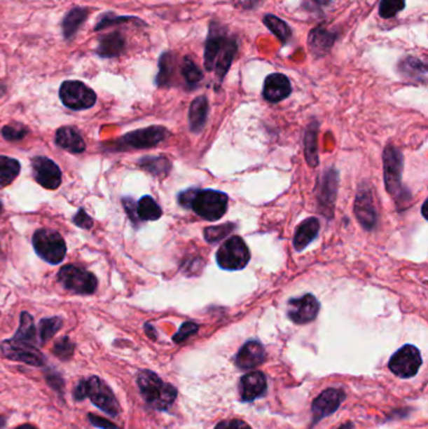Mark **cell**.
Segmentation results:
<instances>
[{
	"instance_id": "1",
	"label": "cell",
	"mask_w": 428,
	"mask_h": 429,
	"mask_svg": "<svg viewBox=\"0 0 428 429\" xmlns=\"http://www.w3.org/2000/svg\"><path fill=\"white\" fill-rule=\"evenodd\" d=\"M237 53V39L219 22H212L205 43L204 63L207 72H215L223 81Z\"/></svg>"
},
{
	"instance_id": "2",
	"label": "cell",
	"mask_w": 428,
	"mask_h": 429,
	"mask_svg": "<svg viewBox=\"0 0 428 429\" xmlns=\"http://www.w3.org/2000/svg\"><path fill=\"white\" fill-rule=\"evenodd\" d=\"M73 398L76 402L90 398L92 404L106 413L109 417H118L121 413V405L116 398L113 390L99 376H93L87 379H81L73 390Z\"/></svg>"
},
{
	"instance_id": "3",
	"label": "cell",
	"mask_w": 428,
	"mask_h": 429,
	"mask_svg": "<svg viewBox=\"0 0 428 429\" xmlns=\"http://www.w3.org/2000/svg\"><path fill=\"white\" fill-rule=\"evenodd\" d=\"M137 386L146 403L157 411H167L177 398V389L152 370H139Z\"/></svg>"
},
{
	"instance_id": "4",
	"label": "cell",
	"mask_w": 428,
	"mask_h": 429,
	"mask_svg": "<svg viewBox=\"0 0 428 429\" xmlns=\"http://www.w3.org/2000/svg\"><path fill=\"white\" fill-rule=\"evenodd\" d=\"M32 244L36 255L41 257L43 261L48 262L50 265H58L66 257V241L61 233L55 230H36L32 238Z\"/></svg>"
},
{
	"instance_id": "5",
	"label": "cell",
	"mask_w": 428,
	"mask_h": 429,
	"mask_svg": "<svg viewBox=\"0 0 428 429\" xmlns=\"http://www.w3.org/2000/svg\"><path fill=\"white\" fill-rule=\"evenodd\" d=\"M57 280L67 292L76 295H92L98 286L96 275L77 265L68 264L60 268Z\"/></svg>"
},
{
	"instance_id": "6",
	"label": "cell",
	"mask_w": 428,
	"mask_h": 429,
	"mask_svg": "<svg viewBox=\"0 0 428 429\" xmlns=\"http://www.w3.org/2000/svg\"><path fill=\"white\" fill-rule=\"evenodd\" d=\"M229 197L221 191L198 190L193 198L190 209L207 221H217L228 210Z\"/></svg>"
},
{
	"instance_id": "7",
	"label": "cell",
	"mask_w": 428,
	"mask_h": 429,
	"mask_svg": "<svg viewBox=\"0 0 428 429\" xmlns=\"http://www.w3.org/2000/svg\"><path fill=\"white\" fill-rule=\"evenodd\" d=\"M250 261V251L245 241L239 236H233L223 243L216 252L217 265L223 270L236 271L247 268Z\"/></svg>"
},
{
	"instance_id": "8",
	"label": "cell",
	"mask_w": 428,
	"mask_h": 429,
	"mask_svg": "<svg viewBox=\"0 0 428 429\" xmlns=\"http://www.w3.org/2000/svg\"><path fill=\"white\" fill-rule=\"evenodd\" d=\"M62 104L72 111H85L96 104L97 95L81 81H64L60 88Z\"/></svg>"
},
{
	"instance_id": "9",
	"label": "cell",
	"mask_w": 428,
	"mask_h": 429,
	"mask_svg": "<svg viewBox=\"0 0 428 429\" xmlns=\"http://www.w3.org/2000/svg\"><path fill=\"white\" fill-rule=\"evenodd\" d=\"M0 354L8 360L25 363L31 367L41 368L46 364V357L36 346L15 339L4 340L0 344Z\"/></svg>"
},
{
	"instance_id": "10",
	"label": "cell",
	"mask_w": 428,
	"mask_h": 429,
	"mask_svg": "<svg viewBox=\"0 0 428 429\" xmlns=\"http://www.w3.org/2000/svg\"><path fill=\"white\" fill-rule=\"evenodd\" d=\"M421 365H422L421 352L417 349L416 346H410V344H407V346H402L401 349H398L388 363V367L393 374L402 379H408V378L416 376Z\"/></svg>"
},
{
	"instance_id": "11",
	"label": "cell",
	"mask_w": 428,
	"mask_h": 429,
	"mask_svg": "<svg viewBox=\"0 0 428 429\" xmlns=\"http://www.w3.org/2000/svg\"><path fill=\"white\" fill-rule=\"evenodd\" d=\"M383 171L387 192L392 196H401L403 156L391 144H388L383 152Z\"/></svg>"
},
{
	"instance_id": "12",
	"label": "cell",
	"mask_w": 428,
	"mask_h": 429,
	"mask_svg": "<svg viewBox=\"0 0 428 429\" xmlns=\"http://www.w3.org/2000/svg\"><path fill=\"white\" fill-rule=\"evenodd\" d=\"M169 136V131L161 125H151L136 131L128 132L120 138L118 144L122 149H145L155 147Z\"/></svg>"
},
{
	"instance_id": "13",
	"label": "cell",
	"mask_w": 428,
	"mask_h": 429,
	"mask_svg": "<svg viewBox=\"0 0 428 429\" xmlns=\"http://www.w3.org/2000/svg\"><path fill=\"white\" fill-rule=\"evenodd\" d=\"M33 177L38 185L47 190H57L62 184L61 168L48 157L36 156L32 158Z\"/></svg>"
},
{
	"instance_id": "14",
	"label": "cell",
	"mask_w": 428,
	"mask_h": 429,
	"mask_svg": "<svg viewBox=\"0 0 428 429\" xmlns=\"http://www.w3.org/2000/svg\"><path fill=\"white\" fill-rule=\"evenodd\" d=\"M319 309V301L312 294H307L302 298L290 299L287 313L291 322L303 325L313 322Z\"/></svg>"
},
{
	"instance_id": "15",
	"label": "cell",
	"mask_w": 428,
	"mask_h": 429,
	"mask_svg": "<svg viewBox=\"0 0 428 429\" xmlns=\"http://www.w3.org/2000/svg\"><path fill=\"white\" fill-rule=\"evenodd\" d=\"M344 400H345V393L339 390V389L329 388V389H326L324 392H322L315 398L313 405H312L314 423H317V422L322 421L323 418L333 414L343 403Z\"/></svg>"
},
{
	"instance_id": "16",
	"label": "cell",
	"mask_w": 428,
	"mask_h": 429,
	"mask_svg": "<svg viewBox=\"0 0 428 429\" xmlns=\"http://www.w3.org/2000/svg\"><path fill=\"white\" fill-rule=\"evenodd\" d=\"M354 212L357 220L362 225L363 229L368 231L373 230L377 224V210L374 207L373 198L369 190H359L357 193Z\"/></svg>"
},
{
	"instance_id": "17",
	"label": "cell",
	"mask_w": 428,
	"mask_h": 429,
	"mask_svg": "<svg viewBox=\"0 0 428 429\" xmlns=\"http://www.w3.org/2000/svg\"><path fill=\"white\" fill-rule=\"evenodd\" d=\"M126 48V38L120 30H116V32H111L98 38V44H97L95 52L99 58L111 60V58H117L125 53Z\"/></svg>"
},
{
	"instance_id": "18",
	"label": "cell",
	"mask_w": 428,
	"mask_h": 429,
	"mask_svg": "<svg viewBox=\"0 0 428 429\" xmlns=\"http://www.w3.org/2000/svg\"><path fill=\"white\" fill-rule=\"evenodd\" d=\"M291 93V83L289 78L282 73H272L265 78L263 95L270 103L282 102Z\"/></svg>"
},
{
	"instance_id": "19",
	"label": "cell",
	"mask_w": 428,
	"mask_h": 429,
	"mask_svg": "<svg viewBox=\"0 0 428 429\" xmlns=\"http://www.w3.org/2000/svg\"><path fill=\"white\" fill-rule=\"evenodd\" d=\"M337 41V33L326 25L315 27L308 36V46L315 57L326 55Z\"/></svg>"
},
{
	"instance_id": "20",
	"label": "cell",
	"mask_w": 428,
	"mask_h": 429,
	"mask_svg": "<svg viewBox=\"0 0 428 429\" xmlns=\"http://www.w3.org/2000/svg\"><path fill=\"white\" fill-rule=\"evenodd\" d=\"M336 197H337V172L329 170L324 173V177L320 181L319 193H318L320 210L326 217L328 214L332 217Z\"/></svg>"
},
{
	"instance_id": "21",
	"label": "cell",
	"mask_w": 428,
	"mask_h": 429,
	"mask_svg": "<svg viewBox=\"0 0 428 429\" xmlns=\"http://www.w3.org/2000/svg\"><path fill=\"white\" fill-rule=\"evenodd\" d=\"M265 358V349L263 344L258 340H250L237 353L235 363L240 369H253L263 363Z\"/></svg>"
},
{
	"instance_id": "22",
	"label": "cell",
	"mask_w": 428,
	"mask_h": 429,
	"mask_svg": "<svg viewBox=\"0 0 428 429\" xmlns=\"http://www.w3.org/2000/svg\"><path fill=\"white\" fill-rule=\"evenodd\" d=\"M242 402H253L263 397L266 392V378L261 372H251L242 376L240 384Z\"/></svg>"
},
{
	"instance_id": "23",
	"label": "cell",
	"mask_w": 428,
	"mask_h": 429,
	"mask_svg": "<svg viewBox=\"0 0 428 429\" xmlns=\"http://www.w3.org/2000/svg\"><path fill=\"white\" fill-rule=\"evenodd\" d=\"M91 14V8L87 6H74L67 12L62 20V34L67 42L72 41L78 33L81 27L87 22Z\"/></svg>"
},
{
	"instance_id": "24",
	"label": "cell",
	"mask_w": 428,
	"mask_h": 429,
	"mask_svg": "<svg viewBox=\"0 0 428 429\" xmlns=\"http://www.w3.org/2000/svg\"><path fill=\"white\" fill-rule=\"evenodd\" d=\"M55 144L60 149H64L71 154H82L85 151V139L81 136L76 128L73 127H61L55 132Z\"/></svg>"
},
{
	"instance_id": "25",
	"label": "cell",
	"mask_w": 428,
	"mask_h": 429,
	"mask_svg": "<svg viewBox=\"0 0 428 429\" xmlns=\"http://www.w3.org/2000/svg\"><path fill=\"white\" fill-rule=\"evenodd\" d=\"M319 221L317 217H309L303 221L299 226L296 227V235L293 240V245L296 251H303L308 245L313 243L319 233Z\"/></svg>"
},
{
	"instance_id": "26",
	"label": "cell",
	"mask_w": 428,
	"mask_h": 429,
	"mask_svg": "<svg viewBox=\"0 0 428 429\" xmlns=\"http://www.w3.org/2000/svg\"><path fill=\"white\" fill-rule=\"evenodd\" d=\"M398 72L408 81L424 83L427 78L426 64L416 57H404L398 63Z\"/></svg>"
},
{
	"instance_id": "27",
	"label": "cell",
	"mask_w": 428,
	"mask_h": 429,
	"mask_svg": "<svg viewBox=\"0 0 428 429\" xmlns=\"http://www.w3.org/2000/svg\"><path fill=\"white\" fill-rule=\"evenodd\" d=\"M209 114V102L205 95H200L193 100L188 111V123L190 130L193 133H200L205 127L206 119Z\"/></svg>"
},
{
	"instance_id": "28",
	"label": "cell",
	"mask_w": 428,
	"mask_h": 429,
	"mask_svg": "<svg viewBox=\"0 0 428 429\" xmlns=\"http://www.w3.org/2000/svg\"><path fill=\"white\" fill-rule=\"evenodd\" d=\"M176 55L171 52H165L158 60V73L156 76L157 87H167L175 76Z\"/></svg>"
},
{
	"instance_id": "29",
	"label": "cell",
	"mask_w": 428,
	"mask_h": 429,
	"mask_svg": "<svg viewBox=\"0 0 428 429\" xmlns=\"http://www.w3.org/2000/svg\"><path fill=\"white\" fill-rule=\"evenodd\" d=\"M139 166L155 177H166L171 171V162L163 156H149L139 161Z\"/></svg>"
},
{
	"instance_id": "30",
	"label": "cell",
	"mask_w": 428,
	"mask_h": 429,
	"mask_svg": "<svg viewBox=\"0 0 428 429\" xmlns=\"http://www.w3.org/2000/svg\"><path fill=\"white\" fill-rule=\"evenodd\" d=\"M13 339L28 343L32 346L36 344V329L34 325V319L28 311H23L20 314V320H19V328Z\"/></svg>"
},
{
	"instance_id": "31",
	"label": "cell",
	"mask_w": 428,
	"mask_h": 429,
	"mask_svg": "<svg viewBox=\"0 0 428 429\" xmlns=\"http://www.w3.org/2000/svg\"><path fill=\"white\" fill-rule=\"evenodd\" d=\"M20 173V162L13 157L0 155V189L12 185Z\"/></svg>"
},
{
	"instance_id": "32",
	"label": "cell",
	"mask_w": 428,
	"mask_h": 429,
	"mask_svg": "<svg viewBox=\"0 0 428 429\" xmlns=\"http://www.w3.org/2000/svg\"><path fill=\"white\" fill-rule=\"evenodd\" d=\"M127 23H134L137 25H146L144 20L137 18V17H131V15H116L115 13L107 12L102 14L96 25H95V30L99 32V30L109 29L111 27H115V25H122V24Z\"/></svg>"
},
{
	"instance_id": "33",
	"label": "cell",
	"mask_w": 428,
	"mask_h": 429,
	"mask_svg": "<svg viewBox=\"0 0 428 429\" xmlns=\"http://www.w3.org/2000/svg\"><path fill=\"white\" fill-rule=\"evenodd\" d=\"M263 22L272 32V34L277 36V39L283 44H287L291 39V36H293L291 29H290L289 25L284 22L283 19L279 18L277 15H272V14H266V15H264Z\"/></svg>"
},
{
	"instance_id": "34",
	"label": "cell",
	"mask_w": 428,
	"mask_h": 429,
	"mask_svg": "<svg viewBox=\"0 0 428 429\" xmlns=\"http://www.w3.org/2000/svg\"><path fill=\"white\" fill-rule=\"evenodd\" d=\"M317 137H318V125L312 123L307 128L304 143H305V160L309 166L315 167L319 163L318 157V146H317Z\"/></svg>"
},
{
	"instance_id": "35",
	"label": "cell",
	"mask_w": 428,
	"mask_h": 429,
	"mask_svg": "<svg viewBox=\"0 0 428 429\" xmlns=\"http://www.w3.org/2000/svg\"><path fill=\"white\" fill-rule=\"evenodd\" d=\"M137 214L141 221H156L161 219L163 209L151 196H144L137 203Z\"/></svg>"
},
{
	"instance_id": "36",
	"label": "cell",
	"mask_w": 428,
	"mask_h": 429,
	"mask_svg": "<svg viewBox=\"0 0 428 429\" xmlns=\"http://www.w3.org/2000/svg\"><path fill=\"white\" fill-rule=\"evenodd\" d=\"M181 76L190 90L198 87V84L202 81L204 74L199 66L191 58H184L181 63Z\"/></svg>"
},
{
	"instance_id": "37",
	"label": "cell",
	"mask_w": 428,
	"mask_h": 429,
	"mask_svg": "<svg viewBox=\"0 0 428 429\" xmlns=\"http://www.w3.org/2000/svg\"><path fill=\"white\" fill-rule=\"evenodd\" d=\"M63 327V319L60 316L44 318L39 322V341L41 344L48 343Z\"/></svg>"
},
{
	"instance_id": "38",
	"label": "cell",
	"mask_w": 428,
	"mask_h": 429,
	"mask_svg": "<svg viewBox=\"0 0 428 429\" xmlns=\"http://www.w3.org/2000/svg\"><path fill=\"white\" fill-rule=\"evenodd\" d=\"M74 349L76 344L69 339V336H63L55 341V346L52 348V354L63 362H68L72 359Z\"/></svg>"
},
{
	"instance_id": "39",
	"label": "cell",
	"mask_w": 428,
	"mask_h": 429,
	"mask_svg": "<svg viewBox=\"0 0 428 429\" xmlns=\"http://www.w3.org/2000/svg\"><path fill=\"white\" fill-rule=\"evenodd\" d=\"M29 133V130L22 123H9L1 128V136L9 142H19Z\"/></svg>"
},
{
	"instance_id": "40",
	"label": "cell",
	"mask_w": 428,
	"mask_h": 429,
	"mask_svg": "<svg viewBox=\"0 0 428 429\" xmlns=\"http://www.w3.org/2000/svg\"><path fill=\"white\" fill-rule=\"evenodd\" d=\"M234 230H235L234 224H223V225H219V226L207 227L204 231L205 240L207 243L214 244V243H217V241L226 238Z\"/></svg>"
},
{
	"instance_id": "41",
	"label": "cell",
	"mask_w": 428,
	"mask_h": 429,
	"mask_svg": "<svg viewBox=\"0 0 428 429\" xmlns=\"http://www.w3.org/2000/svg\"><path fill=\"white\" fill-rule=\"evenodd\" d=\"M404 6L406 0H380V15L385 19L393 18L403 11Z\"/></svg>"
},
{
	"instance_id": "42",
	"label": "cell",
	"mask_w": 428,
	"mask_h": 429,
	"mask_svg": "<svg viewBox=\"0 0 428 429\" xmlns=\"http://www.w3.org/2000/svg\"><path fill=\"white\" fill-rule=\"evenodd\" d=\"M46 381L48 383L49 387L52 388L55 392L63 395L64 393V381L58 372L53 369H48L46 372Z\"/></svg>"
},
{
	"instance_id": "43",
	"label": "cell",
	"mask_w": 428,
	"mask_h": 429,
	"mask_svg": "<svg viewBox=\"0 0 428 429\" xmlns=\"http://www.w3.org/2000/svg\"><path fill=\"white\" fill-rule=\"evenodd\" d=\"M199 332V325L193 322H184L180 330L174 335V341L175 343H182L185 340L188 339L190 336H193V334Z\"/></svg>"
},
{
	"instance_id": "44",
	"label": "cell",
	"mask_w": 428,
	"mask_h": 429,
	"mask_svg": "<svg viewBox=\"0 0 428 429\" xmlns=\"http://www.w3.org/2000/svg\"><path fill=\"white\" fill-rule=\"evenodd\" d=\"M122 205H123L130 220L132 222L133 226H139L142 221L139 220V214H137V203L133 200L132 197H123Z\"/></svg>"
},
{
	"instance_id": "45",
	"label": "cell",
	"mask_w": 428,
	"mask_h": 429,
	"mask_svg": "<svg viewBox=\"0 0 428 429\" xmlns=\"http://www.w3.org/2000/svg\"><path fill=\"white\" fill-rule=\"evenodd\" d=\"M72 221L76 226L81 227L83 230H91L93 224H95V221L90 214L85 212V209H79L77 214L73 216Z\"/></svg>"
},
{
	"instance_id": "46",
	"label": "cell",
	"mask_w": 428,
	"mask_h": 429,
	"mask_svg": "<svg viewBox=\"0 0 428 429\" xmlns=\"http://www.w3.org/2000/svg\"><path fill=\"white\" fill-rule=\"evenodd\" d=\"M334 0H303V8L308 12L320 13L332 6Z\"/></svg>"
},
{
	"instance_id": "47",
	"label": "cell",
	"mask_w": 428,
	"mask_h": 429,
	"mask_svg": "<svg viewBox=\"0 0 428 429\" xmlns=\"http://www.w3.org/2000/svg\"><path fill=\"white\" fill-rule=\"evenodd\" d=\"M88 421H90V423H91L93 427H96V428L122 429L120 425L113 423L112 421H109V419H106V418L99 417V416L93 414V413H90V414H88Z\"/></svg>"
},
{
	"instance_id": "48",
	"label": "cell",
	"mask_w": 428,
	"mask_h": 429,
	"mask_svg": "<svg viewBox=\"0 0 428 429\" xmlns=\"http://www.w3.org/2000/svg\"><path fill=\"white\" fill-rule=\"evenodd\" d=\"M215 429H251V427L240 419H230L220 422Z\"/></svg>"
},
{
	"instance_id": "49",
	"label": "cell",
	"mask_w": 428,
	"mask_h": 429,
	"mask_svg": "<svg viewBox=\"0 0 428 429\" xmlns=\"http://www.w3.org/2000/svg\"><path fill=\"white\" fill-rule=\"evenodd\" d=\"M196 189H188L186 191H182L180 192V195H179V203L181 205L184 209H190V206H191V203H193V196H195V193H196Z\"/></svg>"
},
{
	"instance_id": "50",
	"label": "cell",
	"mask_w": 428,
	"mask_h": 429,
	"mask_svg": "<svg viewBox=\"0 0 428 429\" xmlns=\"http://www.w3.org/2000/svg\"><path fill=\"white\" fill-rule=\"evenodd\" d=\"M145 332H146V334H147V336H149L150 339L156 340V338H157L156 330H155V328L152 327L151 324H146Z\"/></svg>"
},
{
	"instance_id": "51",
	"label": "cell",
	"mask_w": 428,
	"mask_h": 429,
	"mask_svg": "<svg viewBox=\"0 0 428 429\" xmlns=\"http://www.w3.org/2000/svg\"><path fill=\"white\" fill-rule=\"evenodd\" d=\"M14 429H38V428H36V425H33V424L25 423V424H20V425H18V427H15V428Z\"/></svg>"
},
{
	"instance_id": "52",
	"label": "cell",
	"mask_w": 428,
	"mask_h": 429,
	"mask_svg": "<svg viewBox=\"0 0 428 429\" xmlns=\"http://www.w3.org/2000/svg\"><path fill=\"white\" fill-rule=\"evenodd\" d=\"M6 418L4 416L0 414V429L6 428Z\"/></svg>"
},
{
	"instance_id": "53",
	"label": "cell",
	"mask_w": 428,
	"mask_h": 429,
	"mask_svg": "<svg viewBox=\"0 0 428 429\" xmlns=\"http://www.w3.org/2000/svg\"><path fill=\"white\" fill-rule=\"evenodd\" d=\"M426 206H427V201H424L422 206V214L423 217H427V214H426Z\"/></svg>"
},
{
	"instance_id": "54",
	"label": "cell",
	"mask_w": 428,
	"mask_h": 429,
	"mask_svg": "<svg viewBox=\"0 0 428 429\" xmlns=\"http://www.w3.org/2000/svg\"><path fill=\"white\" fill-rule=\"evenodd\" d=\"M3 211H4V207H3V203L0 201V214H3Z\"/></svg>"
}]
</instances>
